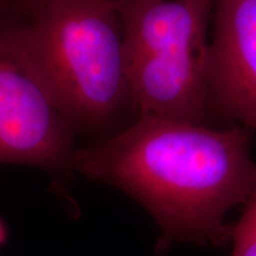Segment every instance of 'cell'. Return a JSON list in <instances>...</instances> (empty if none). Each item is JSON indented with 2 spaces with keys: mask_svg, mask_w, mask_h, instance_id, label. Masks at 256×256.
<instances>
[{
  "mask_svg": "<svg viewBox=\"0 0 256 256\" xmlns=\"http://www.w3.org/2000/svg\"><path fill=\"white\" fill-rule=\"evenodd\" d=\"M72 138L37 80L0 42V164L72 168Z\"/></svg>",
  "mask_w": 256,
  "mask_h": 256,
  "instance_id": "277c9868",
  "label": "cell"
},
{
  "mask_svg": "<svg viewBox=\"0 0 256 256\" xmlns=\"http://www.w3.org/2000/svg\"><path fill=\"white\" fill-rule=\"evenodd\" d=\"M252 132L140 116L126 130L78 148L72 168L139 202L171 243L224 247L226 216L256 188Z\"/></svg>",
  "mask_w": 256,
  "mask_h": 256,
  "instance_id": "6da1fadb",
  "label": "cell"
},
{
  "mask_svg": "<svg viewBox=\"0 0 256 256\" xmlns=\"http://www.w3.org/2000/svg\"><path fill=\"white\" fill-rule=\"evenodd\" d=\"M0 42L72 130L102 126L130 98L115 0H28L0 19Z\"/></svg>",
  "mask_w": 256,
  "mask_h": 256,
  "instance_id": "7a4b0ae2",
  "label": "cell"
},
{
  "mask_svg": "<svg viewBox=\"0 0 256 256\" xmlns=\"http://www.w3.org/2000/svg\"><path fill=\"white\" fill-rule=\"evenodd\" d=\"M2 17V4H0V18Z\"/></svg>",
  "mask_w": 256,
  "mask_h": 256,
  "instance_id": "9c48e42d",
  "label": "cell"
},
{
  "mask_svg": "<svg viewBox=\"0 0 256 256\" xmlns=\"http://www.w3.org/2000/svg\"><path fill=\"white\" fill-rule=\"evenodd\" d=\"M215 0H115L130 100L140 116L203 124Z\"/></svg>",
  "mask_w": 256,
  "mask_h": 256,
  "instance_id": "3957f363",
  "label": "cell"
},
{
  "mask_svg": "<svg viewBox=\"0 0 256 256\" xmlns=\"http://www.w3.org/2000/svg\"><path fill=\"white\" fill-rule=\"evenodd\" d=\"M209 54L210 101L256 130V0H215Z\"/></svg>",
  "mask_w": 256,
  "mask_h": 256,
  "instance_id": "5b68a950",
  "label": "cell"
},
{
  "mask_svg": "<svg viewBox=\"0 0 256 256\" xmlns=\"http://www.w3.org/2000/svg\"><path fill=\"white\" fill-rule=\"evenodd\" d=\"M243 206L241 217L232 224V256H256V188Z\"/></svg>",
  "mask_w": 256,
  "mask_h": 256,
  "instance_id": "8992f818",
  "label": "cell"
},
{
  "mask_svg": "<svg viewBox=\"0 0 256 256\" xmlns=\"http://www.w3.org/2000/svg\"><path fill=\"white\" fill-rule=\"evenodd\" d=\"M28 2V0H0V4H2V18L19 11Z\"/></svg>",
  "mask_w": 256,
  "mask_h": 256,
  "instance_id": "52a82bcc",
  "label": "cell"
},
{
  "mask_svg": "<svg viewBox=\"0 0 256 256\" xmlns=\"http://www.w3.org/2000/svg\"><path fill=\"white\" fill-rule=\"evenodd\" d=\"M6 238H8V230H6L4 222L0 220V246L4 244L6 241Z\"/></svg>",
  "mask_w": 256,
  "mask_h": 256,
  "instance_id": "ba28073f",
  "label": "cell"
}]
</instances>
